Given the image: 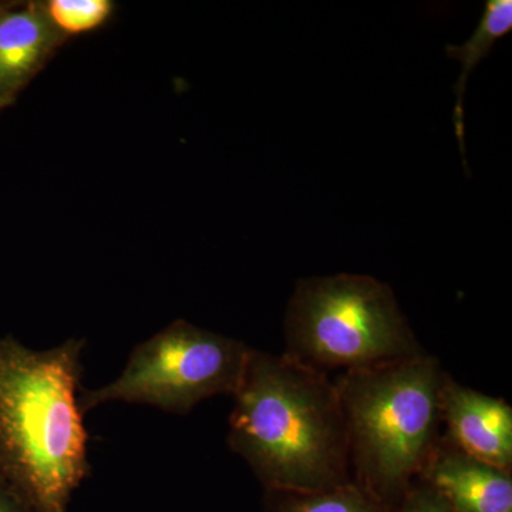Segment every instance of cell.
Segmentation results:
<instances>
[{
    "label": "cell",
    "mask_w": 512,
    "mask_h": 512,
    "mask_svg": "<svg viewBox=\"0 0 512 512\" xmlns=\"http://www.w3.org/2000/svg\"><path fill=\"white\" fill-rule=\"evenodd\" d=\"M285 355L328 375L423 355L389 285L367 275L298 281L285 316Z\"/></svg>",
    "instance_id": "4"
},
{
    "label": "cell",
    "mask_w": 512,
    "mask_h": 512,
    "mask_svg": "<svg viewBox=\"0 0 512 512\" xmlns=\"http://www.w3.org/2000/svg\"><path fill=\"white\" fill-rule=\"evenodd\" d=\"M84 340L35 352L0 339V480L33 512H67L89 476L79 404Z\"/></svg>",
    "instance_id": "2"
},
{
    "label": "cell",
    "mask_w": 512,
    "mask_h": 512,
    "mask_svg": "<svg viewBox=\"0 0 512 512\" xmlns=\"http://www.w3.org/2000/svg\"><path fill=\"white\" fill-rule=\"evenodd\" d=\"M16 5H18V3L0 2V16H2L3 13L8 12V10L15 8Z\"/></svg>",
    "instance_id": "14"
},
{
    "label": "cell",
    "mask_w": 512,
    "mask_h": 512,
    "mask_svg": "<svg viewBox=\"0 0 512 512\" xmlns=\"http://www.w3.org/2000/svg\"><path fill=\"white\" fill-rule=\"evenodd\" d=\"M396 512H456L429 485L417 480Z\"/></svg>",
    "instance_id": "12"
},
{
    "label": "cell",
    "mask_w": 512,
    "mask_h": 512,
    "mask_svg": "<svg viewBox=\"0 0 512 512\" xmlns=\"http://www.w3.org/2000/svg\"><path fill=\"white\" fill-rule=\"evenodd\" d=\"M66 39L43 2L18 3L0 16V109L15 103Z\"/></svg>",
    "instance_id": "8"
},
{
    "label": "cell",
    "mask_w": 512,
    "mask_h": 512,
    "mask_svg": "<svg viewBox=\"0 0 512 512\" xmlns=\"http://www.w3.org/2000/svg\"><path fill=\"white\" fill-rule=\"evenodd\" d=\"M512 30V2L511 0H488L485 3L483 16L473 35L463 45H448L446 53L451 59L457 60L461 66L460 76L454 93H456V106H454V127L460 144L464 167L467 168L466 148H464V94H466L468 79L483 62L495 43L508 35Z\"/></svg>",
    "instance_id": "9"
},
{
    "label": "cell",
    "mask_w": 512,
    "mask_h": 512,
    "mask_svg": "<svg viewBox=\"0 0 512 512\" xmlns=\"http://www.w3.org/2000/svg\"><path fill=\"white\" fill-rule=\"evenodd\" d=\"M43 3L53 25L66 37L100 28L114 10L111 0H49Z\"/></svg>",
    "instance_id": "11"
},
{
    "label": "cell",
    "mask_w": 512,
    "mask_h": 512,
    "mask_svg": "<svg viewBox=\"0 0 512 512\" xmlns=\"http://www.w3.org/2000/svg\"><path fill=\"white\" fill-rule=\"evenodd\" d=\"M249 353L251 348L237 339L177 320L138 345L113 383L80 390V409L126 402L185 416L202 400L234 394Z\"/></svg>",
    "instance_id": "5"
},
{
    "label": "cell",
    "mask_w": 512,
    "mask_h": 512,
    "mask_svg": "<svg viewBox=\"0 0 512 512\" xmlns=\"http://www.w3.org/2000/svg\"><path fill=\"white\" fill-rule=\"evenodd\" d=\"M262 512H384L353 481L312 493L265 491Z\"/></svg>",
    "instance_id": "10"
},
{
    "label": "cell",
    "mask_w": 512,
    "mask_h": 512,
    "mask_svg": "<svg viewBox=\"0 0 512 512\" xmlns=\"http://www.w3.org/2000/svg\"><path fill=\"white\" fill-rule=\"evenodd\" d=\"M0 512H33L28 505L0 480Z\"/></svg>",
    "instance_id": "13"
},
{
    "label": "cell",
    "mask_w": 512,
    "mask_h": 512,
    "mask_svg": "<svg viewBox=\"0 0 512 512\" xmlns=\"http://www.w3.org/2000/svg\"><path fill=\"white\" fill-rule=\"evenodd\" d=\"M447 373L429 353L340 373L353 483L396 512L440 439Z\"/></svg>",
    "instance_id": "3"
},
{
    "label": "cell",
    "mask_w": 512,
    "mask_h": 512,
    "mask_svg": "<svg viewBox=\"0 0 512 512\" xmlns=\"http://www.w3.org/2000/svg\"><path fill=\"white\" fill-rule=\"evenodd\" d=\"M447 443L491 466L512 471V407L447 375L440 397Z\"/></svg>",
    "instance_id": "6"
},
{
    "label": "cell",
    "mask_w": 512,
    "mask_h": 512,
    "mask_svg": "<svg viewBox=\"0 0 512 512\" xmlns=\"http://www.w3.org/2000/svg\"><path fill=\"white\" fill-rule=\"evenodd\" d=\"M511 473L467 456L440 436L417 480L456 512H512Z\"/></svg>",
    "instance_id": "7"
},
{
    "label": "cell",
    "mask_w": 512,
    "mask_h": 512,
    "mask_svg": "<svg viewBox=\"0 0 512 512\" xmlns=\"http://www.w3.org/2000/svg\"><path fill=\"white\" fill-rule=\"evenodd\" d=\"M228 446L265 491L312 493L348 484V430L335 382L285 355L251 349L235 390Z\"/></svg>",
    "instance_id": "1"
}]
</instances>
